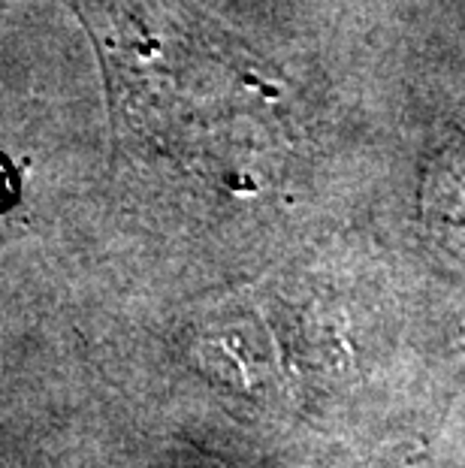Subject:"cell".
Here are the masks:
<instances>
[{"label": "cell", "instance_id": "1", "mask_svg": "<svg viewBox=\"0 0 465 468\" xmlns=\"http://www.w3.org/2000/svg\"><path fill=\"white\" fill-rule=\"evenodd\" d=\"M18 169L0 154V208H6L9 203H16L18 197Z\"/></svg>", "mask_w": 465, "mask_h": 468}]
</instances>
